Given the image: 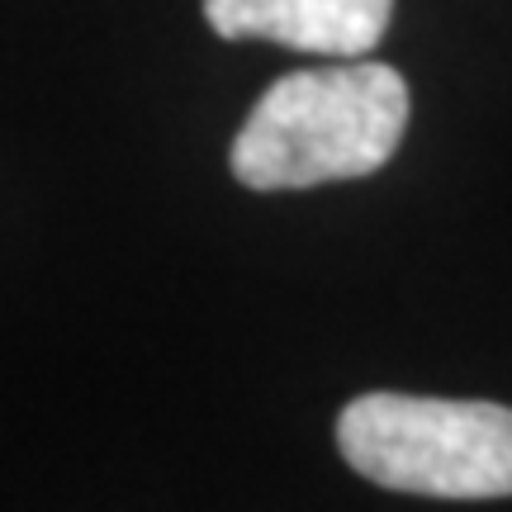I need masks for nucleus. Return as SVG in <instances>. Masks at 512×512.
<instances>
[{
    "instance_id": "obj_3",
    "label": "nucleus",
    "mask_w": 512,
    "mask_h": 512,
    "mask_svg": "<svg viewBox=\"0 0 512 512\" xmlns=\"http://www.w3.org/2000/svg\"><path fill=\"white\" fill-rule=\"evenodd\" d=\"M389 15L394 0H204V19L219 38H261L318 57H366Z\"/></svg>"
},
{
    "instance_id": "obj_2",
    "label": "nucleus",
    "mask_w": 512,
    "mask_h": 512,
    "mask_svg": "<svg viewBox=\"0 0 512 512\" xmlns=\"http://www.w3.org/2000/svg\"><path fill=\"white\" fill-rule=\"evenodd\" d=\"M351 470L418 498H512V408L479 399L361 394L337 418Z\"/></svg>"
},
{
    "instance_id": "obj_1",
    "label": "nucleus",
    "mask_w": 512,
    "mask_h": 512,
    "mask_svg": "<svg viewBox=\"0 0 512 512\" xmlns=\"http://www.w3.org/2000/svg\"><path fill=\"white\" fill-rule=\"evenodd\" d=\"M408 81L347 57L280 76L233 138L228 166L247 190H309L380 171L408 128Z\"/></svg>"
}]
</instances>
